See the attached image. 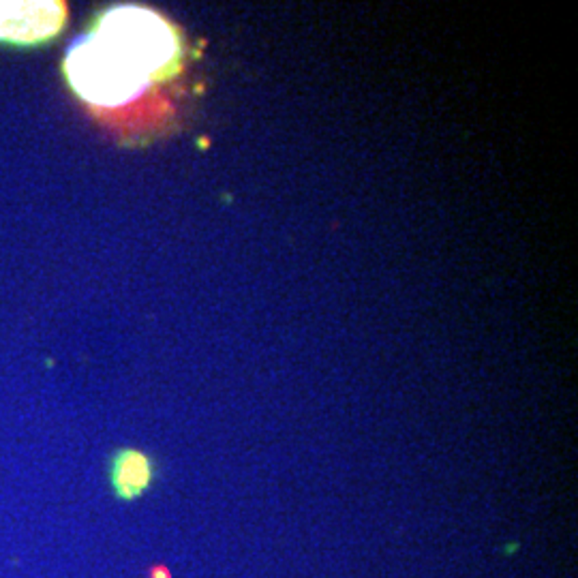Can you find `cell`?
Wrapping results in <instances>:
<instances>
[{
	"label": "cell",
	"mask_w": 578,
	"mask_h": 578,
	"mask_svg": "<svg viewBox=\"0 0 578 578\" xmlns=\"http://www.w3.org/2000/svg\"><path fill=\"white\" fill-rule=\"evenodd\" d=\"M152 480L150 460L140 452H123L113 462L111 482L121 499L140 497Z\"/></svg>",
	"instance_id": "3957f363"
},
{
	"label": "cell",
	"mask_w": 578,
	"mask_h": 578,
	"mask_svg": "<svg viewBox=\"0 0 578 578\" xmlns=\"http://www.w3.org/2000/svg\"><path fill=\"white\" fill-rule=\"evenodd\" d=\"M65 22L60 3H0V39L37 43L54 37Z\"/></svg>",
	"instance_id": "7a4b0ae2"
},
{
	"label": "cell",
	"mask_w": 578,
	"mask_h": 578,
	"mask_svg": "<svg viewBox=\"0 0 578 578\" xmlns=\"http://www.w3.org/2000/svg\"><path fill=\"white\" fill-rule=\"evenodd\" d=\"M152 578H169V574H167V569H163V567H157V569L152 572Z\"/></svg>",
	"instance_id": "277c9868"
},
{
	"label": "cell",
	"mask_w": 578,
	"mask_h": 578,
	"mask_svg": "<svg viewBox=\"0 0 578 578\" xmlns=\"http://www.w3.org/2000/svg\"><path fill=\"white\" fill-rule=\"evenodd\" d=\"M178 58L176 30L144 7H113L67 54L71 88L90 105L121 107Z\"/></svg>",
	"instance_id": "6da1fadb"
}]
</instances>
